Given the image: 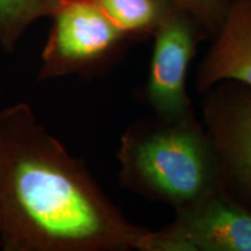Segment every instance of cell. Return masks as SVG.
<instances>
[{
	"instance_id": "obj_1",
	"label": "cell",
	"mask_w": 251,
	"mask_h": 251,
	"mask_svg": "<svg viewBox=\"0 0 251 251\" xmlns=\"http://www.w3.org/2000/svg\"><path fill=\"white\" fill-rule=\"evenodd\" d=\"M150 240L28 103L0 109L1 250L148 251Z\"/></svg>"
},
{
	"instance_id": "obj_2",
	"label": "cell",
	"mask_w": 251,
	"mask_h": 251,
	"mask_svg": "<svg viewBox=\"0 0 251 251\" xmlns=\"http://www.w3.org/2000/svg\"><path fill=\"white\" fill-rule=\"evenodd\" d=\"M116 158L127 191L175 211L222 187L214 144L196 115L131 123L120 137Z\"/></svg>"
},
{
	"instance_id": "obj_3",
	"label": "cell",
	"mask_w": 251,
	"mask_h": 251,
	"mask_svg": "<svg viewBox=\"0 0 251 251\" xmlns=\"http://www.w3.org/2000/svg\"><path fill=\"white\" fill-rule=\"evenodd\" d=\"M50 18L39 81L94 72L131 42L88 0H63Z\"/></svg>"
},
{
	"instance_id": "obj_4",
	"label": "cell",
	"mask_w": 251,
	"mask_h": 251,
	"mask_svg": "<svg viewBox=\"0 0 251 251\" xmlns=\"http://www.w3.org/2000/svg\"><path fill=\"white\" fill-rule=\"evenodd\" d=\"M175 212L148 251H251V208L222 187Z\"/></svg>"
},
{
	"instance_id": "obj_5",
	"label": "cell",
	"mask_w": 251,
	"mask_h": 251,
	"mask_svg": "<svg viewBox=\"0 0 251 251\" xmlns=\"http://www.w3.org/2000/svg\"><path fill=\"white\" fill-rule=\"evenodd\" d=\"M202 95V123L218 156L221 186L251 208V87L226 80Z\"/></svg>"
},
{
	"instance_id": "obj_6",
	"label": "cell",
	"mask_w": 251,
	"mask_h": 251,
	"mask_svg": "<svg viewBox=\"0 0 251 251\" xmlns=\"http://www.w3.org/2000/svg\"><path fill=\"white\" fill-rule=\"evenodd\" d=\"M206 35L197 20L177 6L155 29L145 85V97L155 116L176 120L196 115L187 92V74L198 44Z\"/></svg>"
},
{
	"instance_id": "obj_7",
	"label": "cell",
	"mask_w": 251,
	"mask_h": 251,
	"mask_svg": "<svg viewBox=\"0 0 251 251\" xmlns=\"http://www.w3.org/2000/svg\"><path fill=\"white\" fill-rule=\"evenodd\" d=\"M196 78L201 94L226 80L251 87V0L230 1Z\"/></svg>"
},
{
	"instance_id": "obj_8",
	"label": "cell",
	"mask_w": 251,
	"mask_h": 251,
	"mask_svg": "<svg viewBox=\"0 0 251 251\" xmlns=\"http://www.w3.org/2000/svg\"><path fill=\"white\" fill-rule=\"evenodd\" d=\"M123 31L130 41L152 36L176 4L171 0H88Z\"/></svg>"
},
{
	"instance_id": "obj_9",
	"label": "cell",
	"mask_w": 251,
	"mask_h": 251,
	"mask_svg": "<svg viewBox=\"0 0 251 251\" xmlns=\"http://www.w3.org/2000/svg\"><path fill=\"white\" fill-rule=\"evenodd\" d=\"M63 0H0V48L13 53L36 20L52 17Z\"/></svg>"
},
{
	"instance_id": "obj_10",
	"label": "cell",
	"mask_w": 251,
	"mask_h": 251,
	"mask_svg": "<svg viewBox=\"0 0 251 251\" xmlns=\"http://www.w3.org/2000/svg\"><path fill=\"white\" fill-rule=\"evenodd\" d=\"M197 20L208 35H214L232 0H171Z\"/></svg>"
}]
</instances>
